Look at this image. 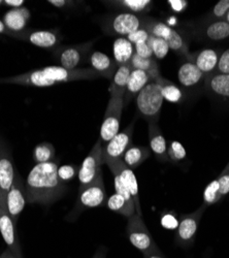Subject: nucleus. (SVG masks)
Returning a JSON list of instances; mask_svg holds the SVG:
<instances>
[{"instance_id":"1","label":"nucleus","mask_w":229,"mask_h":258,"mask_svg":"<svg viewBox=\"0 0 229 258\" xmlns=\"http://www.w3.org/2000/svg\"><path fill=\"white\" fill-rule=\"evenodd\" d=\"M58 161L38 163L27 176L25 191L27 203L51 205L64 196L65 184L58 177Z\"/></svg>"},{"instance_id":"2","label":"nucleus","mask_w":229,"mask_h":258,"mask_svg":"<svg viewBox=\"0 0 229 258\" xmlns=\"http://www.w3.org/2000/svg\"><path fill=\"white\" fill-rule=\"evenodd\" d=\"M99 78L100 76L91 68L66 70L59 66H53L14 77L0 78V84H16L41 88L51 87V86L57 85L59 83L95 80Z\"/></svg>"},{"instance_id":"3","label":"nucleus","mask_w":229,"mask_h":258,"mask_svg":"<svg viewBox=\"0 0 229 258\" xmlns=\"http://www.w3.org/2000/svg\"><path fill=\"white\" fill-rule=\"evenodd\" d=\"M163 100L160 86L150 82L136 96L137 111L148 123H157Z\"/></svg>"},{"instance_id":"4","label":"nucleus","mask_w":229,"mask_h":258,"mask_svg":"<svg viewBox=\"0 0 229 258\" xmlns=\"http://www.w3.org/2000/svg\"><path fill=\"white\" fill-rule=\"evenodd\" d=\"M106 202V188L102 174L89 186L79 189V197L73 210L67 215V220H75L79 215L87 209L101 207Z\"/></svg>"},{"instance_id":"5","label":"nucleus","mask_w":229,"mask_h":258,"mask_svg":"<svg viewBox=\"0 0 229 258\" xmlns=\"http://www.w3.org/2000/svg\"><path fill=\"white\" fill-rule=\"evenodd\" d=\"M141 29L149 32L150 35L163 39L169 45L170 49L177 52L178 54L187 57L189 56L188 49H187L183 37L175 29L160 22V21L148 17H142Z\"/></svg>"},{"instance_id":"6","label":"nucleus","mask_w":229,"mask_h":258,"mask_svg":"<svg viewBox=\"0 0 229 258\" xmlns=\"http://www.w3.org/2000/svg\"><path fill=\"white\" fill-rule=\"evenodd\" d=\"M123 107V97L112 96L110 98L105 113V117H103V122L100 128L99 141L101 143V146H105L106 144H108L119 133Z\"/></svg>"},{"instance_id":"7","label":"nucleus","mask_w":229,"mask_h":258,"mask_svg":"<svg viewBox=\"0 0 229 258\" xmlns=\"http://www.w3.org/2000/svg\"><path fill=\"white\" fill-rule=\"evenodd\" d=\"M142 17L129 13H121L103 20L102 29L111 35L128 36L132 32L141 29Z\"/></svg>"},{"instance_id":"8","label":"nucleus","mask_w":229,"mask_h":258,"mask_svg":"<svg viewBox=\"0 0 229 258\" xmlns=\"http://www.w3.org/2000/svg\"><path fill=\"white\" fill-rule=\"evenodd\" d=\"M126 233L131 245L142 254L158 247L142 218L136 213L128 218Z\"/></svg>"},{"instance_id":"9","label":"nucleus","mask_w":229,"mask_h":258,"mask_svg":"<svg viewBox=\"0 0 229 258\" xmlns=\"http://www.w3.org/2000/svg\"><path fill=\"white\" fill-rule=\"evenodd\" d=\"M101 152H102L101 143L100 141H97L79 168V173H78V178L80 183L79 189H83L89 186L99 177L100 174H102Z\"/></svg>"},{"instance_id":"10","label":"nucleus","mask_w":229,"mask_h":258,"mask_svg":"<svg viewBox=\"0 0 229 258\" xmlns=\"http://www.w3.org/2000/svg\"><path fill=\"white\" fill-rule=\"evenodd\" d=\"M92 48V42L82 45L60 46L54 50V56L59 67L66 70H77L86 60V57Z\"/></svg>"},{"instance_id":"11","label":"nucleus","mask_w":229,"mask_h":258,"mask_svg":"<svg viewBox=\"0 0 229 258\" xmlns=\"http://www.w3.org/2000/svg\"><path fill=\"white\" fill-rule=\"evenodd\" d=\"M134 129V121L124 129L123 132L118 133L108 144L102 146L101 160L102 164H107L110 161L121 159L126 150L131 147L132 136Z\"/></svg>"},{"instance_id":"12","label":"nucleus","mask_w":229,"mask_h":258,"mask_svg":"<svg viewBox=\"0 0 229 258\" xmlns=\"http://www.w3.org/2000/svg\"><path fill=\"white\" fill-rule=\"evenodd\" d=\"M205 208L206 206L202 205L198 210L191 214L182 215L176 234V241L178 245L183 247H189L192 245Z\"/></svg>"},{"instance_id":"13","label":"nucleus","mask_w":229,"mask_h":258,"mask_svg":"<svg viewBox=\"0 0 229 258\" xmlns=\"http://www.w3.org/2000/svg\"><path fill=\"white\" fill-rule=\"evenodd\" d=\"M27 203L26 191L23 179L16 173L14 183L8 193L6 200V207L11 218L17 223L21 213L23 212Z\"/></svg>"},{"instance_id":"14","label":"nucleus","mask_w":229,"mask_h":258,"mask_svg":"<svg viewBox=\"0 0 229 258\" xmlns=\"http://www.w3.org/2000/svg\"><path fill=\"white\" fill-rule=\"evenodd\" d=\"M17 223L11 218L7 211L6 202H0V233H2L8 249L17 257L23 258L21 246L17 234Z\"/></svg>"},{"instance_id":"15","label":"nucleus","mask_w":229,"mask_h":258,"mask_svg":"<svg viewBox=\"0 0 229 258\" xmlns=\"http://www.w3.org/2000/svg\"><path fill=\"white\" fill-rule=\"evenodd\" d=\"M17 39L25 40L29 44L43 48V49H56L62 40V35L59 30H25L16 34Z\"/></svg>"},{"instance_id":"16","label":"nucleus","mask_w":229,"mask_h":258,"mask_svg":"<svg viewBox=\"0 0 229 258\" xmlns=\"http://www.w3.org/2000/svg\"><path fill=\"white\" fill-rule=\"evenodd\" d=\"M107 165L110 168H114L117 171L122 183L124 184L125 187L127 188V190L129 191V193L133 199L136 214L139 215L140 217H142V212H141V207H140V202H139V195H138V184H137L133 170L131 168H129L128 166L125 165L124 162L122 161V159L110 161L107 163Z\"/></svg>"},{"instance_id":"17","label":"nucleus","mask_w":229,"mask_h":258,"mask_svg":"<svg viewBox=\"0 0 229 258\" xmlns=\"http://www.w3.org/2000/svg\"><path fill=\"white\" fill-rule=\"evenodd\" d=\"M17 170L13 162V156L10 148L5 143L0 156V202H6L8 193L14 183Z\"/></svg>"},{"instance_id":"18","label":"nucleus","mask_w":229,"mask_h":258,"mask_svg":"<svg viewBox=\"0 0 229 258\" xmlns=\"http://www.w3.org/2000/svg\"><path fill=\"white\" fill-rule=\"evenodd\" d=\"M31 18V14L28 9L20 8L8 11L3 19V22L9 31L15 34H19L26 30V26Z\"/></svg>"},{"instance_id":"19","label":"nucleus","mask_w":229,"mask_h":258,"mask_svg":"<svg viewBox=\"0 0 229 258\" xmlns=\"http://www.w3.org/2000/svg\"><path fill=\"white\" fill-rule=\"evenodd\" d=\"M89 63L100 77L112 80L118 70L117 63L114 59L102 52H93L89 57Z\"/></svg>"},{"instance_id":"20","label":"nucleus","mask_w":229,"mask_h":258,"mask_svg":"<svg viewBox=\"0 0 229 258\" xmlns=\"http://www.w3.org/2000/svg\"><path fill=\"white\" fill-rule=\"evenodd\" d=\"M152 80L151 76L147 73H144L142 71L139 70H132L128 82H127V86H126V90H125V94H124V105H127L130 100L137 96V94L147 86Z\"/></svg>"},{"instance_id":"21","label":"nucleus","mask_w":229,"mask_h":258,"mask_svg":"<svg viewBox=\"0 0 229 258\" xmlns=\"http://www.w3.org/2000/svg\"><path fill=\"white\" fill-rule=\"evenodd\" d=\"M149 124V142L152 152L155 154L156 158L161 162L170 161L168 155V145L162 135L160 128L157 123H148Z\"/></svg>"},{"instance_id":"22","label":"nucleus","mask_w":229,"mask_h":258,"mask_svg":"<svg viewBox=\"0 0 229 258\" xmlns=\"http://www.w3.org/2000/svg\"><path fill=\"white\" fill-rule=\"evenodd\" d=\"M134 53V46L126 37H119L114 41L113 54L118 68L129 64Z\"/></svg>"},{"instance_id":"23","label":"nucleus","mask_w":229,"mask_h":258,"mask_svg":"<svg viewBox=\"0 0 229 258\" xmlns=\"http://www.w3.org/2000/svg\"><path fill=\"white\" fill-rule=\"evenodd\" d=\"M132 72V69L130 64H126V66L119 67L114 78L112 79V83L110 86V93L112 96H120L124 98L125 90H126L127 82L129 79V76Z\"/></svg>"},{"instance_id":"24","label":"nucleus","mask_w":229,"mask_h":258,"mask_svg":"<svg viewBox=\"0 0 229 258\" xmlns=\"http://www.w3.org/2000/svg\"><path fill=\"white\" fill-rule=\"evenodd\" d=\"M178 78L184 87H193L201 81L203 74L193 62H185L179 69Z\"/></svg>"},{"instance_id":"25","label":"nucleus","mask_w":229,"mask_h":258,"mask_svg":"<svg viewBox=\"0 0 229 258\" xmlns=\"http://www.w3.org/2000/svg\"><path fill=\"white\" fill-rule=\"evenodd\" d=\"M150 155L151 151L147 147L131 146L126 150V152L124 153L121 159L125 165L133 170L142 162L147 160L150 157Z\"/></svg>"},{"instance_id":"26","label":"nucleus","mask_w":229,"mask_h":258,"mask_svg":"<svg viewBox=\"0 0 229 258\" xmlns=\"http://www.w3.org/2000/svg\"><path fill=\"white\" fill-rule=\"evenodd\" d=\"M218 62V53L212 49H205L198 53L193 63L203 75H205L213 72L217 68Z\"/></svg>"},{"instance_id":"27","label":"nucleus","mask_w":229,"mask_h":258,"mask_svg":"<svg viewBox=\"0 0 229 258\" xmlns=\"http://www.w3.org/2000/svg\"><path fill=\"white\" fill-rule=\"evenodd\" d=\"M153 81L160 86V89L164 99L173 103H178L183 100L184 93L176 84L162 78L161 76H158Z\"/></svg>"},{"instance_id":"28","label":"nucleus","mask_w":229,"mask_h":258,"mask_svg":"<svg viewBox=\"0 0 229 258\" xmlns=\"http://www.w3.org/2000/svg\"><path fill=\"white\" fill-rule=\"evenodd\" d=\"M109 4L133 15L147 13L153 5L151 0H118V2H112Z\"/></svg>"},{"instance_id":"29","label":"nucleus","mask_w":229,"mask_h":258,"mask_svg":"<svg viewBox=\"0 0 229 258\" xmlns=\"http://www.w3.org/2000/svg\"><path fill=\"white\" fill-rule=\"evenodd\" d=\"M129 64H130L132 70H139V71H142L144 73L149 74L151 76L152 80H154L155 78L160 76L158 64L154 58H150V59L141 58L134 53Z\"/></svg>"},{"instance_id":"30","label":"nucleus","mask_w":229,"mask_h":258,"mask_svg":"<svg viewBox=\"0 0 229 258\" xmlns=\"http://www.w3.org/2000/svg\"><path fill=\"white\" fill-rule=\"evenodd\" d=\"M108 208L115 213L123 215V216L126 218L131 217L132 215L136 213L135 209L132 208L126 201H125V199L122 196L118 195V193H115V195H113L109 199Z\"/></svg>"},{"instance_id":"31","label":"nucleus","mask_w":229,"mask_h":258,"mask_svg":"<svg viewBox=\"0 0 229 258\" xmlns=\"http://www.w3.org/2000/svg\"><path fill=\"white\" fill-rule=\"evenodd\" d=\"M207 87L215 94L229 98V75L218 74L212 76L207 81Z\"/></svg>"},{"instance_id":"32","label":"nucleus","mask_w":229,"mask_h":258,"mask_svg":"<svg viewBox=\"0 0 229 258\" xmlns=\"http://www.w3.org/2000/svg\"><path fill=\"white\" fill-rule=\"evenodd\" d=\"M55 148L51 143H40L33 150V160L36 164L46 163L54 160Z\"/></svg>"},{"instance_id":"33","label":"nucleus","mask_w":229,"mask_h":258,"mask_svg":"<svg viewBox=\"0 0 229 258\" xmlns=\"http://www.w3.org/2000/svg\"><path fill=\"white\" fill-rule=\"evenodd\" d=\"M206 36L212 40H222L229 36V24L226 21H218L206 28Z\"/></svg>"},{"instance_id":"34","label":"nucleus","mask_w":229,"mask_h":258,"mask_svg":"<svg viewBox=\"0 0 229 258\" xmlns=\"http://www.w3.org/2000/svg\"><path fill=\"white\" fill-rule=\"evenodd\" d=\"M147 42L153 52V55L158 59H163L166 57V55L169 54V51L171 50L169 45L163 39L153 35H150Z\"/></svg>"},{"instance_id":"35","label":"nucleus","mask_w":229,"mask_h":258,"mask_svg":"<svg viewBox=\"0 0 229 258\" xmlns=\"http://www.w3.org/2000/svg\"><path fill=\"white\" fill-rule=\"evenodd\" d=\"M221 200L219 193V183L218 180L212 181L203 191V205L211 206L216 204Z\"/></svg>"},{"instance_id":"36","label":"nucleus","mask_w":229,"mask_h":258,"mask_svg":"<svg viewBox=\"0 0 229 258\" xmlns=\"http://www.w3.org/2000/svg\"><path fill=\"white\" fill-rule=\"evenodd\" d=\"M112 174L114 176V185H115V189H116V193H118V195L122 196L125 201H126L132 208L135 209V205H134V202H133V199L131 197V195L129 193V191L127 190V188L124 186V184L122 183L119 175L117 171L114 169V168H110Z\"/></svg>"},{"instance_id":"37","label":"nucleus","mask_w":229,"mask_h":258,"mask_svg":"<svg viewBox=\"0 0 229 258\" xmlns=\"http://www.w3.org/2000/svg\"><path fill=\"white\" fill-rule=\"evenodd\" d=\"M168 155L170 161L179 162L186 157V150L180 142L173 141L168 148Z\"/></svg>"},{"instance_id":"38","label":"nucleus","mask_w":229,"mask_h":258,"mask_svg":"<svg viewBox=\"0 0 229 258\" xmlns=\"http://www.w3.org/2000/svg\"><path fill=\"white\" fill-rule=\"evenodd\" d=\"M79 173L78 170V166L77 165H70V164H67V165H62V166H59L58 168V177H59V180L62 182V183H66L70 180H72Z\"/></svg>"},{"instance_id":"39","label":"nucleus","mask_w":229,"mask_h":258,"mask_svg":"<svg viewBox=\"0 0 229 258\" xmlns=\"http://www.w3.org/2000/svg\"><path fill=\"white\" fill-rule=\"evenodd\" d=\"M149 37H150L149 32H147L144 29H138L132 32L131 34H129L126 38L134 46L136 44H140V42H147Z\"/></svg>"},{"instance_id":"40","label":"nucleus","mask_w":229,"mask_h":258,"mask_svg":"<svg viewBox=\"0 0 229 258\" xmlns=\"http://www.w3.org/2000/svg\"><path fill=\"white\" fill-rule=\"evenodd\" d=\"M134 52L137 56H139L141 58L150 59V58L154 57L153 52H152L150 46L148 45V42H140V44L134 45Z\"/></svg>"},{"instance_id":"41","label":"nucleus","mask_w":229,"mask_h":258,"mask_svg":"<svg viewBox=\"0 0 229 258\" xmlns=\"http://www.w3.org/2000/svg\"><path fill=\"white\" fill-rule=\"evenodd\" d=\"M217 71L220 74H224V75H229V49L226 50L221 57L219 58V62L217 66Z\"/></svg>"},{"instance_id":"42","label":"nucleus","mask_w":229,"mask_h":258,"mask_svg":"<svg viewBox=\"0 0 229 258\" xmlns=\"http://www.w3.org/2000/svg\"><path fill=\"white\" fill-rule=\"evenodd\" d=\"M217 180L219 183V193L222 199L227 193H229V171L223 173Z\"/></svg>"},{"instance_id":"43","label":"nucleus","mask_w":229,"mask_h":258,"mask_svg":"<svg viewBox=\"0 0 229 258\" xmlns=\"http://www.w3.org/2000/svg\"><path fill=\"white\" fill-rule=\"evenodd\" d=\"M229 11V0H221L219 2L213 11V14L216 18H222Z\"/></svg>"},{"instance_id":"44","label":"nucleus","mask_w":229,"mask_h":258,"mask_svg":"<svg viewBox=\"0 0 229 258\" xmlns=\"http://www.w3.org/2000/svg\"><path fill=\"white\" fill-rule=\"evenodd\" d=\"M161 224L164 228H168V229H175L178 228V221L177 218L174 216L173 214H166L162 217L161 219Z\"/></svg>"},{"instance_id":"45","label":"nucleus","mask_w":229,"mask_h":258,"mask_svg":"<svg viewBox=\"0 0 229 258\" xmlns=\"http://www.w3.org/2000/svg\"><path fill=\"white\" fill-rule=\"evenodd\" d=\"M25 2L24 0H5L4 5L6 7L12 8L13 9H20V8H23Z\"/></svg>"},{"instance_id":"46","label":"nucleus","mask_w":229,"mask_h":258,"mask_svg":"<svg viewBox=\"0 0 229 258\" xmlns=\"http://www.w3.org/2000/svg\"><path fill=\"white\" fill-rule=\"evenodd\" d=\"M143 258H166V257L162 254L160 249L157 247L147 253H143Z\"/></svg>"},{"instance_id":"47","label":"nucleus","mask_w":229,"mask_h":258,"mask_svg":"<svg viewBox=\"0 0 229 258\" xmlns=\"http://www.w3.org/2000/svg\"><path fill=\"white\" fill-rule=\"evenodd\" d=\"M49 5L57 8V9H64L66 7H68L69 5H71V2H66V0H50L48 2Z\"/></svg>"},{"instance_id":"48","label":"nucleus","mask_w":229,"mask_h":258,"mask_svg":"<svg viewBox=\"0 0 229 258\" xmlns=\"http://www.w3.org/2000/svg\"><path fill=\"white\" fill-rule=\"evenodd\" d=\"M171 7L173 8L174 11L176 12H182V10L186 7L187 3L186 2H181V0H173V2H169Z\"/></svg>"},{"instance_id":"49","label":"nucleus","mask_w":229,"mask_h":258,"mask_svg":"<svg viewBox=\"0 0 229 258\" xmlns=\"http://www.w3.org/2000/svg\"><path fill=\"white\" fill-rule=\"evenodd\" d=\"M108 249L106 247H99L92 258H107Z\"/></svg>"},{"instance_id":"50","label":"nucleus","mask_w":229,"mask_h":258,"mask_svg":"<svg viewBox=\"0 0 229 258\" xmlns=\"http://www.w3.org/2000/svg\"><path fill=\"white\" fill-rule=\"evenodd\" d=\"M0 34H5V35H8V36H11V37H14V38H15V34L8 30V28H7L6 25L4 24L2 19H0Z\"/></svg>"},{"instance_id":"51","label":"nucleus","mask_w":229,"mask_h":258,"mask_svg":"<svg viewBox=\"0 0 229 258\" xmlns=\"http://www.w3.org/2000/svg\"><path fill=\"white\" fill-rule=\"evenodd\" d=\"M0 258H19V257H17L11 250L7 249L6 251L3 252L2 255H0Z\"/></svg>"},{"instance_id":"52","label":"nucleus","mask_w":229,"mask_h":258,"mask_svg":"<svg viewBox=\"0 0 229 258\" xmlns=\"http://www.w3.org/2000/svg\"><path fill=\"white\" fill-rule=\"evenodd\" d=\"M5 145V142L2 141V139H0V156H2V151H3V147Z\"/></svg>"},{"instance_id":"53","label":"nucleus","mask_w":229,"mask_h":258,"mask_svg":"<svg viewBox=\"0 0 229 258\" xmlns=\"http://www.w3.org/2000/svg\"><path fill=\"white\" fill-rule=\"evenodd\" d=\"M226 20H227L226 22L229 24V11H228V12H227V14H226Z\"/></svg>"},{"instance_id":"54","label":"nucleus","mask_w":229,"mask_h":258,"mask_svg":"<svg viewBox=\"0 0 229 258\" xmlns=\"http://www.w3.org/2000/svg\"><path fill=\"white\" fill-rule=\"evenodd\" d=\"M227 171H229V164L226 166V168L224 169V171H223V173H227Z\"/></svg>"},{"instance_id":"55","label":"nucleus","mask_w":229,"mask_h":258,"mask_svg":"<svg viewBox=\"0 0 229 258\" xmlns=\"http://www.w3.org/2000/svg\"><path fill=\"white\" fill-rule=\"evenodd\" d=\"M4 5V2H3V0H0V7H2Z\"/></svg>"}]
</instances>
